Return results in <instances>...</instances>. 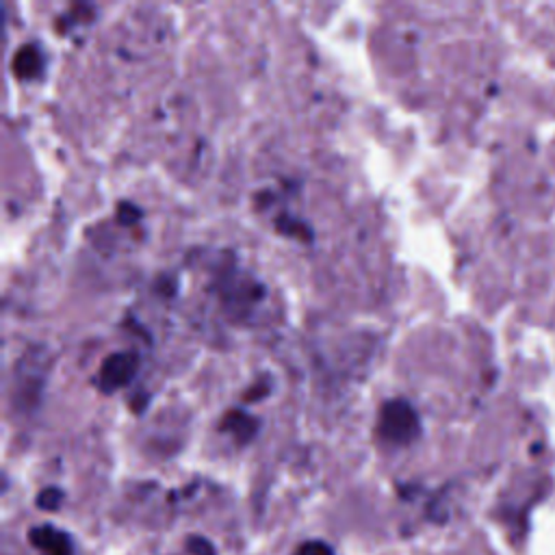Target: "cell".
<instances>
[{
    "instance_id": "277c9868",
    "label": "cell",
    "mask_w": 555,
    "mask_h": 555,
    "mask_svg": "<svg viewBox=\"0 0 555 555\" xmlns=\"http://www.w3.org/2000/svg\"><path fill=\"white\" fill-rule=\"evenodd\" d=\"M46 65V56L41 52L39 46L35 43H24L22 48H17L15 56H13V74L20 80H33L41 74Z\"/></svg>"
},
{
    "instance_id": "52a82bcc",
    "label": "cell",
    "mask_w": 555,
    "mask_h": 555,
    "mask_svg": "<svg viewBox=\"0 0 555 555\" xmlns=\"http://www.w3.org/2000/svg\"><path fill=\"white\" fill-rule=\"evenodd\" d=\"M189 551H191L193 555H215L212 544H210L206 538H199V535H193V538L189 540Z\"/></svg>"
},
{
    "instance_id": "5b68a950",
    "label": "cell",
    "mask_w": 555,
    "mask_h": 555,
    "mask_svg": "<svg viewBox=\"0 0 555 555\" xmlns=\"http://www.w3.org/2000/svg\"><path fill=\"white\" fill-rule=\"evenodd\" d=\"M258 418H254L251 414L243 412V410H230L223 421H221V429L228 431L238 444H245L249 442L256 431H258Z\"/></svg>"
},
{
    "instance_id": "6da1fadb",
    "label": "cell",
    "mask_w": 555,
    "mask_h": 555,
    "mask_svg": "<svg viewBox=\"0 0 555 555\" xmlns=\"http://www.w3.org/2000/svg\"><path fill=\"white\" fill-rule=\"evenodd\" d=\"M377 429L382 440L403 447L418 438L421 421L412 403H408L405 399H388L379 410Z\"/></svg>"
},
{
    "instance_id": "30bf717a",
    "label": "cell",
    "mask_w": 555,
    "mask_h": 555,
    "mask_svg": "<svg viewBox=\"0 0 555 555\" xmlns=\"http://www.w3.org/2000/svg\"><path fill=\"white\" fill-rule=\"evenodd\" d=\"M269 388H271V386H269V384H264V386H260V384H256V386H254V388H251V390H247V395H245V399H247V401H256V399H258V397H264V395H267V392H269Z\"/></svg>"
},
{
    "instance_id": "ba28073f",
    "label": "cell",
    "mask_w": 555,
    "mask_h": 555,
    "mask_svg": "<svg viewBox=\"0 0 555 555\" xmlns=\"http://www.w3.org/2000/svg\"><path fill=\"white\" fill-rule=\"evenodd\" d=\"M297 555H334V551L325 542H306Z\"/></svg>"
},
{
    "instance_id": "7a4b0ae2",
    "label": "cell",
    "mask_w": 555,
    "mask_h": 555,
    "mask_svg": "<svg viewBox=\"0 0 555 555\" xmlns=\"http://www.w3.org/2000/svg\"><path fill=\"white\" fill-rule=\"evenodd\" d=\"M139 369V358L132 351H115L104 358L100 373H98V384L102 390L113 392L126 384L132 382Z\"/></svg>"
},
{
    "instance_id": "3957f363",
    "label": "cell",
    "mask_w": 555,
    "mask_h": 555,
    "mask_svg": "<svg viewBox=\"0 0 555 555\" xmlns=\"http://www.w3.org/2000/svg\"><path fill=\"white\" fill-rule=\"evenodd\" d=\"M30 544L43 555H72L69 535L54 525H37L28 531Z\"/></svg>"
},
{
    "instance_id": "9c48e42d",
    "label": "cell",
    "mask_w": 555,
    "mask_h": 555,
    "mask_svg": "<svg viewBox=\"0 0 555 555\" xmlns=\"http://www.w3.org/2000/svg\"><path fill=\"white\" fill-rule=\"evenodd\" d=\"M139 217H141V212H139L137 206H132V204H128V202L119 204V219H121L124 223H134Z\"/></svg>"
},
{
    "instance_id": "8992f818",
    "label": "cell",
    "mask_w": 555,
    "mask_h": 555,
    "mask_svg": "<svg viewBox=\"0 0 555 555\" xmlns=\"http://www.w3.org/2000/svg\"><path fill=\"white\" fill-rule=\"evenodd\" d=\"M63 496H65V494H63V490H59V488H43V490L39 492V496H37V505H39L41 509L54 512V509L61 507Z\"/></svg>"
}]
</instances>
